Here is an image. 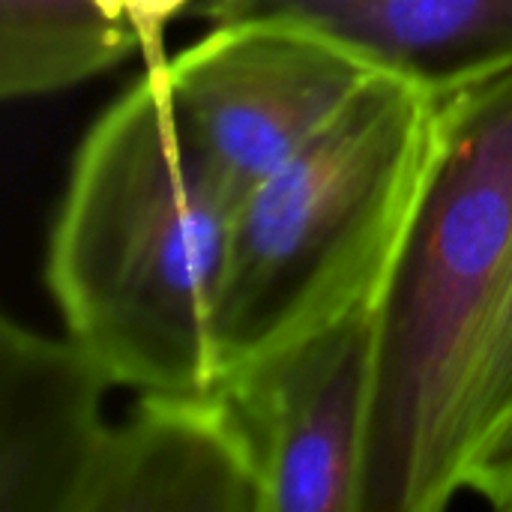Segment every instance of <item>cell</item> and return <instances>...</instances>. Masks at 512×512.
<instances>
[{"mask_svg":"<svg viewBox=\"0 0 512 512\" xmlns=\"http://www.w3.org/2000/svg\"><path fill=\"white\" fill-rule=\"evenodd\" d=\"M237 198L186 141L162 69L81 138L45 252L66 336L138 393L216 384L213 312Z\"/></svg>","mask_w":512,"mask_h":512,"instance_id":"1","label":"cell"},{"mask_svg":"<svg viewBox=\"0 0 512 512\" xmlns=\"http://www.w3.org/2000/svg\"><path fill=\"white\" fill-rule=\"evenodd\" d=\"M510 258L512 72L441 99L429 174L381 294L360 512H435L462 492V393Z\"/></svg>","mask_w":512,"mask_h":512,"instance_id":"2","label":"cell"},{"mask_svg":"<svg viewBox=\"0 0 512 512\" xmlns=\"http://www.w3.org/2000/svg\"><path fill=\"white\" fill-rule=\"evenodd\" d=\"M438 111L423 87L375 72L243 195L213 312L216 381L381 300L429 174Z\"/></svg>","mask_w":512,"mask_h":512,"instance_id":"3","label":"cell"},{"mask_svg":"<svg viewBox=\"0 0 512 512\" xmlns=\"http://www.w3.org/2000/svg\"><path fill=\"white\" fill-rule=\"evenodd\" d=\"M378 357L381 300L264 351L213 384L255 456L264 512H360Z\"/></svg>","mask_w":512,"mask_h":512,"instance_id":"4","label":"cell"},{"mask_svg":"<svg viewBox=\"0 0 512 512\" xmlns=\"http://www.w3.org/2000/svg\"><path fill=\"white\" fill-rule=\"evenodd\" d=\"M372 75L333 39L276 18L210 24L162 69L186 141L237 201L303 150Z\"/></svg>","mask_w":512,"mask_h":512,"instance_id":"5","label":"cell"},{"mask_svg":"<svg viewBox=\"0 0 512 512\" xmlns=\"http://www.w3.org/2000/svg\"><path fill=\"white\" fill-rule=\"evenodd\" d=\"M78 512H264L255 456L222 390L141 393L108 426Z\"/></svg>","mask_w":512,"mask_h":512,"instance_id":"6","label":"cell"},{"mask_svg":"<svg viewBox=\"0 0 512 512\" xmlns=\"http://www.w3.org/2000/svg\"><path fill=\"white\" fill-rule=\"evenodd\" d=\"M117 387L72 336L0 327V512H78Z\"/></svg>","mask_w":512,"mask_h":512,"instance_id":"7","label":"cell"},{"mask_svg":"<svg viewBox=\"0 0 512 512\" xmlns=\"http://www.w3.org/2000/svg\"><path fill=\"white\" fill-rule=\"evenodd\" d=\"M198 15L309 27L438 102L512 72V0H201Z\"/></svg>","mask_w":512,"mask_h":512,"instance_id":"8","label":"cell"},{"mask_svg":"<svg viewBox=\"0 0 512 512\" xmlns=\"http://www.w3.org/2000/svg\"><path fill=\"white\" fill-rule=\"evenodd\" d=\"M138 54L99 0H0V93L30 99L84 84Z\"/></svg>","mask_w":512,"mask_h":512,"instance_id":"9","label":"cell"},{"mask_svg":"<svg viewBox=\"0 0 512 512\" xmlns=\"http://www.w3.org/2000/svg\"><path fill=\"white\" fill-rule=\"evenodd\" d=\"M512 408V258L480 333L459 408L462 468L474 444Z\"/></svg>","mask_w":512,"mask_h":512,"instance_id":"10","label":"cell"},{"mask_svg":"<svg viewBox=\"0 0 512 512\" xmlns=\"http://www.w3.org/2000/svg\"><path fill=\"white\" fill-rule=\"evenodd\" d=\"M462 492H474L498 510H512V408L468 453Z\"/></svg>","mask_w":512,"mask_h":512,"instance_id":"11","label":"cell"},{"mask_svg":"<svg viewBox=\"0 0 512 512\" xmlns=\"http://www.w3.org/2000/svg\"><path fill=\"white\" fill-rule=\"evenodd\" d=\"M102 12L123 24L144 57V69H165V33L189 9H198L201 0H99Z\"/></svg>","mask_w":512,"mask_h":512,"instance_id":"12","label":"cell"}]
</instances>
